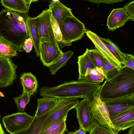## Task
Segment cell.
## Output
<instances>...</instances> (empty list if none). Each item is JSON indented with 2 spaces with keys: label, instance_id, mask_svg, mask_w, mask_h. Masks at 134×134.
<instances>
[{
  "label": "cell",
  "instance_id": "74e56055",
  "mask_svg": "<svg viewBox=\"0 0 134 134\" xmlns=\"http://www.w3.org/2000/svg\"><path fill=\"white\" fill-rule=\"evenodd\" d=\"M67 134H86L85 130L83 128L80 127L79 129L74 131L68 133Z\"/></svg>",
  "mask_w": 134,
  "mask_h": 134
},
{
  "label": "cell",
  "instance_id": "e0dca14e",
  "mask_svg": "<svg viewBox=\"0 0 134 134\" xmlns=\"http://www.w3.org/2000/svg\"><path fill=\"white\" fill-rule=\"evenodd\" d=\"M79 76L78 80L85 79L87 71L96 67L90 56L89 49L87 48L82 55L78 57Z\"/></svg>",
  "mask_w": 134,
  "mask_h": 134
},
{
  "label": "cell",
  "instance_id": "8992f818",
  "mask_svg": "<svg viewBox=\"0 0 134 134\" xmlns=\"http://www.w3.org/2000/svg\"><path fill=\"white\" fill-rule=\"evenodd\" d=\"M34 118L26 112H18L7 115L2 119L6 130L14 134L27 128Z\"/></svg>",
  "mask_w": 134,
  "mask_h": 134
},
{
  "label": "cell",
  "instance_id": "44dd1931",
  "mask_svg": "<svg viewBox=\"0 0 134 134\" xmlns=\"http://www.w3.org/2000/svg\"><path fill=\"white\" fill-rule=\"evenodd\" d=\"M59 99L49 96H43L37 99V105L35 116L39 117L48 112L58 102Z\"/></svg>",
  "mask_w": 134,
  "mask_h": 134
},
{
  "label": "cell",
  "instance_id": "b9f144b4",
  "mask_svg": "<svg viewBox=\"0 0 134 134\" xmlns=\"http://www.w3.org/2000/svg\"><path fill=\"white\" fill-rule=\"evenodd\" d=\"M5 134H7L6 132H5Z\"/></svg>",
  "mask_w": 134,
  "mask_h": 134
},
{
  "label": "cell",
  "instance_id": "9c48e42d",
  "mask_svg": "<svg viewBox=\"0 0 134 134\" xmlns=\"http://www.w3.org/2000/svg\"><path fill=\"white\" fill-rule=\"evenodd\" d=\"M91 100L89 98H83L74 108L80 127L83 129L86 132H89L96 124H99L93 115L90 106Z\"/></svg>",
  "mask_w": 134,
  "mask_h": 134
},
{
  "label": "cell",
  "instance_id": "f35d334b",
  "mask_svg": "<svg viewBox=\"0 0 134 134\" xmlns=\"http://www.w3.org/2000/svg\"><path fill=\"white\" fill-rule=\"evenodd\" d=\"M127 134H134V126L130 128Z\"/></svg>",
  "mask_w": 134,
  "mask_h": 134
},
{
  "label": "cell",
  "instance_id": "52a82bcc",
  "mask_svg": "<svg viewBox=\"0 0 134 134\" xmlns=\"http://www.w3.org/2000/svg\"><path fill=\"white\" fill-rule=\"evenodd\" d=\"M78 98L59 99L53 107L52 113L47 118L42 128V133L57 120L67 118L68 112L74 108L78 103Z\"/></svg>",
  "mask_w": 134,
  "mask_h": 134
},
{
  "label": "cell",
  "instance_id": "1f68e13d",
  "mask_svg": "<svg viewBox=\"0 0 134 134\" xmlns=\"http://www.w3.org/2000/svg\"><path fill=\"white\" fill-rule=\"evenodd\" d=\"M123 61L121 64L123 66L127 67L134 70V56L129 54L124 53L122 52Z\"/></svg>",
  "mask_w": 134,
  "mask_h": 134
},
{
  "label": "cell",
  "instance_id": "4dcf8cb0",
  "mask_svg": "<svg viewBox=\"0 0 134 134\" xmlns=\"http://www.w3.org/2000/svg\"><path fill=\"white\" fill-rule=\"evenodd\" d=\"M88 132L89 134H118L113 133L106 127L98 124H96Z\"/></svg>",
  "mask_w": 134,
  "mask_h": 134
},
{
  "label": "cell",
  "instance_id": "2e32d148",
  "mask_svg": "<svg viewBox=\"0 0 134 134\" xmlns=\"http://www.w3.org/2000/svg\"><path fill=\"white\" fill-rule=\"evenodd\" d=\"M36 18L27 16L26 22L29 37L33 43L35 53L37 57L40 56V38L36 26Z\"/></svg>",
  "mask_w": 134,
  "mask_h": 134
},
{
  "label": "cell",
  "instance_id": "f546056e",
  "mask_svg": "<svg viewBox=\"0 0 134 134\" xmlns=\"http://www.w3.org/2000/svg\"><path fill=\"white\" fill-rule=\"evenodd\" d=\"M89 52L96 67L102 69L104 64L105 58L95 49H89Z\"/></svg>",
  "mask_w": 134,
  "mask_h": 134
},
{
  "label": "cell",
  "instance_id": "ac0fdd59",
  "mask_svg": "<svg viewBox=\"0 0 134 134\" xmlns=\"http://www.w3.org/2000/svg\"><path fill=\"white\" fill-rule=\"evenodd\" d=\"M53 107L41 116H34L32 122L27 128L14 134H41L42 126L47 118L52 113Z\"/></svg>",
  "mask_w": 134,
  "mask_h": 134
},
{
  "label": "cell",
  "instance_id": "d4e9b609",
  "mask_svg": "<svg viewBox=\"0 0 134 134\" xmlns=\"http://www.w3.org/2000/svg\"><path fill=\"white\" fill-rule=\"evenodd\" d=\"M85 79L91 82L100 83L104 79L103 71L102 69L97 67L90 69L86 72Z\"/></svg>",
  "mask_w": 134,
  "mask_h": 134
},
{
  "label": "cell",
  "instance_id": "cb8c5ba5",
  "mask_svg": "<svg viewBox=\"0 0 134 134\" xmlns=\"http://www.w3.org/2000/svg\"><path fill=\"white\" fill-rule=\"evenodd\" d=\"M74 53V52L71 50L63 53L62 56L56 62L48 67L51 74L53 75H55L59 69L66 66L67 62Z\"/></svg>",
  "mask_w": 134,
  "mask_h": 134
},
{
  "label": "cell",
  "instance_id": "e575fe53",
  "mask_svg": "<svg viewBox=\"0 0 134 134\" xmlns=\"http://www.w3.org/2000/svg\"><path fill=\"white\" fill-rule=\"evenodd\" d=\"M32 42L30 37L26 39L22 47V51H25L27 53H29L32 50L33 46Z\"/></svg>",
  "mask_w": 134,
  "mask_h": 134
},
{
  "label": "cell",
  "instance_id": "8fae6325",
  "mask_svg": "<svg viewBox=\"0 0 134 134\" xmlns=\"http://www.w3.org/2000/svg\"><path fill=\"white\" fill-rule=\"evenodd\" d=\"M63 53L59 47L42 38H40V59L44 66L48 67L55 63L62 56Z\"/></svg>",
  "mask_w": 134,
  "mask_h": 134
},
{
  "label": "cell",
  "instance_id": "d6a6232c",
  "mask_svg": "<svg viewBox=\"0 0 134 134\" xmlns=\"http://www.w3.org/2000/svg\"><path fill=\"white\" fill-rule=\"evenodd\" d=\"M67 118L59 119L54 122L47 129L41 133V134H47L53 131L59 127L65 121Z\"/></svg>",
  "mask_w": 134,
  "mask_h": 134
},
{
  "label": "cell",
  "instance_id": "83f0119b",
  "mask_svg": "<svg viewBox=\"0 0 134 134\" xmlns=\"http://www.w3.org/2000/svg\"><path fill=\"white\" fill-rule=\"evenodd\" d=\"M51 21L54 34L58 44L61 48L65 46H71L72 43L68 42L63 37L59 26L52 14Z\"/></svg>",
  "mask_w": 134,
  "mask_h": 134
},
{
  "label": "cell",
  "instance_id": "ffe728a7",
  "mask_svg": "<svg viewBox=\"0 0 134 134\" xmlns=\"http://www.w3.org/2000/svg\"><path fill=\"white\" fill-rule=\"evenodd\" d=\"M23 87V91L30 95L37 92L38 83L35 76L31 72H25L21 75L20 78Z\"/></svg>",
  "mask_w": 134,
  "mask_h": 134
},
{
  "label": "cell",
  "instance_id": "5b68a950",
  "mask_svg": "<svg viewBox=\"0 0 134 134\" xmlns=\"http://www.w3.org/2000/svg\"><path fill=\"white\" fill-rule=\"evenodd\" d=\"M60 30L64 38L70 43L81 39L86 31L83 23L74 16L64 20Z\"/></svg>",
  "mask_w": 134,
  "mask_h": 134
},
{
  "label": "cell",
  "instance_id": "8d00e7d4",
  "mask_svg": "<svg viewBox=\"0 0 134 134\" xmlns=\"http://www.w3.org/2000/svg\"><path fill=\"white\" fill-rule=\"evenodd\" d=\"M123 0H88L91 3H93L99 4L101 3H104L107 4H113L123 1Z\"/></svg>",
  "mask_w": 134,
  "mask_h": 134
},
{
  "label": "cell",
  "instance_id": "4316f807",
  "mask_svg": "<svg viewBox=\"0 0 134 134\" xmlns=\"http://www.w3.org/2000/svg\"><path fill=\"white\" fill-rule=\"evenodd\" d=\"M109 50L121 64L123 61L122 52L116 45L109 39L100 37Z\"/></svg>",
  "mask_w": 134,
  "mask_h": 134
},
{
  "label": "cell",
  "instance_id": "9a60e30c",
  "mask_svg": "<svg viewBox=\"0 0 134 134\" xmlns=\"http://www.w3.org/2000/svg\"><path fill=\"white\" fill-rule=\"evenodd\" d=\"M49 9L58 24L60 29L64 20L67 18L74 16L71 9L67 7L59 1H49Z\"/></svg>",
  "mask_w": 134,
  "mask_h": 134
},
{
  "label": "cell",
  "instance_id": "7bdbcfd3",
  "mask_svg": "<svg viewBox=\"0 0 134 134\" xmlns=\"http://www.w3.org/2000/svg\"><path fill=\"white\" fill-rule=\"evenodd\" d=\"M1 118V115H0V118Z\"/></svg>",
  "mask_w": 134,
  "mask_h": 134
},
{
  "label": "cell",
  "instance_id": "30bf717a",
  "mask_svg": "<svg viewBox=\"0 0 134 134\" xmlns=\"http://www.w3.org/2000/svg\"><path fill=\"white\" fill-rule=\"evenodd\" d=\"M111 120L134 109V95L127 96L104 101Z\"/></svg>",
  "mask_w": 134,
  "mask_h": 134
},
{
  "label": "cell",
  "instance_id": "60d3db41",
  "mask_svg": "<svg viewBox=\"0 0 134 134\" xmlns=\"http://www.w3.org/2000/svg\"><path fill=\"white\" fill-rule=\"evenodd\" d=\"M0 134H5V132L2 127L0 122Z\"/></svg>",
  "mask_w": 134,
  "mask_h": 134
},
{
  "label": "cell",
  "instance_id": "d590c367",
  "mask_svg": "<svg viewBox=\"0 0 134 134\" xmlns=\"http://www.w3.org/2000/svg\"><path fill=\"white\" fill-rule=\"evenodd\" d=\"M67 130L66 121H65L56 129L47 134H63Z\"/></svg>",
  "mask_w": 134,
  "mask_h": 134
},
{
  "label": "cell",
  "instance_id": "ab89813d",
  "mask_svg": "<svg viewBox=\"0 0 134 134\" xmlns=\"http://www.w3.org/2000/svg\"><path fill=\"white\" fill-rule=\"evenodd\" d=\"M25 2H26V4L28 5L29 4L30 5L31 3L32 2H37V1H38V0H25Z\"/></svg>",
  "mask_w": 134,
  "mask_h": 134
},
{
  "label": "cell",
  "instance_id": "7402d4cb",
  "mask_svg": "<svg viewBox=\"0 0 134 134\" xmlns=\"http://www.w3.org/2000/svg\"><path fill=\"white\" fill-rule=\"evenodd\" d=\"M0 3L6 9L20 13H25L28 10V6L25 0H2Z\"/></svg>",
  "mask_w": 134,
  "mask_h": 134
},
{
  "label": "cell",
  "instance_id": "f1b7e54d",
  "mask_svg": "<svg viewBox=\"0 0 134 134\" xmlns=\"http://www.w3.org/2000/svg\"><path fill=\"white\" fill-rule=\"evenodd\" d=\"M31 95L23 91L19 97L13 98L15 103L19 110V112H24L26 105L29 104Z\"/></svg>",
  "mask_w": 134,
  "mask_h": 134
},
{
  "label": "cell",
  "instance_id": "7a4b0ae2",
  "mask_svg": "<svg viewBox=\"0 0 134 134\" xmlns=\"http://www.w3.org/2000/svg\"><path fill=\"white\" fill-rule=\"evenodd\" d=\"M0 37L22 51L24 42L29 37L26 21L20 13L6 8L0 11Z\"/></svg>",
  "mask_w": 134,
  "mask_h": 134
},
{
  "label": "cell",
  "instance_id": "7c38bea8",
  "mask_svg": "<svg viewBox=\"0 0 134 134\" xmlns=\"http://www.w3.org/2000/svg\"><path fill=\"white\" fill-rule=\"evenodd\" d=\"M17 65L10 58L0 57V88L7 87L17 78Z\"/></svg>",
  "mask_w": 134,
  "mask_h": 134
},
{
  "label": "cell",
  "instance_id": "3957f363",
  "mask_svg": "<svg viewBox=\"0 0 134 134\" xmlns=\"http://www.w3.org/2000/svg\"><path fill=\"white\" fill-rule=\"evenodd\" d=\"M96 93L103 101L134 95V70L122 66L119 74L105 80Z\"/></svg>",
  "mask_w": 134,
  "mask_h": 134
},
{
  "label": "cell",
  "instance_id": "603a6c76",
  "mask_svg": "<svg viewBox=\"0 0 134 134\" xmlns=\"http://www.w3.org/2000/svg\"><path fill=\"white\" fill-rule=\"evenodd\" d=\"M18 50L15 46L0 37V57L10 58L16 56Z\"/></svg>",
  "mask_w": 134,
  "mask_h": 134
},
{
  "label": "cell",
  "instance_id": "ba28073f",
  "mask_svg": "<svg viewBox=\"0 0 134 134\" xmlns=\"http://www.w3.org/2000/svg\"><path fill=\"white\" fill-rule=\"evenodd\" d=\"M50 9H46L36 17V26L40 38H42L51 44L59 47L57 41L52 27Z\"/></svg>",
  "mask_w": 134,
  "mask_h": 134
},
{
  "label": "cell",
  "instance_id": "6da1fadb",
  "mask_svg": "<svg viewBox=\"0 0 134 134\" xmlns=\"http://www.w3.org/2000/svg\"><path fill=\"white\" fill-rule=\"evenodd\" d=\"M101 85L85 79L72 81L54 87L42 86L39 89L41 96L58 99L89 98L91 99Z\"/></svg>",
  "mask_w": 134,
  "mask_h": 134
},
{
  "label": "cell",
  "instance_id": "5bb4252c",
  "mask_svg": "<svg viewBox=\"0 0 134 134\" xmlns=\"http://www.w3.org/2000/svg\"><path fill=\"white\" fill-rule=\"evenodd\" d=\"M130 19L123 7L114 8L108 17L107 26L109 31H113L124 26Z\"/></svg>",
  "mask_w": 134,
  "mask_h": 134
},
{
  "label": "cell",
  "instance_id": "4fadbf2b",
  "mask_svg": "<svg viewBox=\"0 0 134 134\" xmlns=\"http://www.w3.org/2000/svg\"><path fill=\"white\" fill-rule=\"evenodd\" d=\"M87 36L92 41L95 46V49L110 64L119 69L122 67L121 64L109 50L97 35L93 32L86 30Z\"/></svg>",
  "mask_w": 134,
  "mask_h": 134
},
{
  "label": "cell",
  "instance_id": "d6986e66",
  "mask_svg": "<svg viewBox=\"0 0 134 134\" xmlns=\"http://www.w3.org/2000/svg\"><path fill=\"white\" fill-rule=\"evenodd\" d=\"M115 126L124 130L134 126V109L122 114L111 120Z\"/></svg>",
  "mask_w": 134,
  "mask_h": 134
},
{
  "label": "cell",
  "instance_id": "836d02e7",
  "mask_svg": "<svg viewBox=\"0 0 134 134\" xmlns=\"http://www.w3.org/2000/svg\"><path fill=\"white\" fill-rule=\"evenodd\" d=\"M132 21H134V1L127 3L123 7Z\"/></svg>",
  "mask_w": 134,
  "mask_h": 134
},
{
  "label": "cell",
  "instance_id": "277c9868",
  "mask_svg": "<svg viewBox=\"0 0 134 134\" xmlns=\"http://www.w3.org/2000/svg\"><path fill=\"white\" fill-rule=\"evenodd\" d=\"M90 106L94 118L100 125L106 127L113 133L118 134L120 131V128L113 124L107 107L97 93L91 100Z\"/></svg>",
  "mask_w": 134,
  "mask_h": 134
},
{
  "label": "cell",
  "instance_id": "484cf974",
  "mask_svg": "<svg viewBox=\"0 0 134 134\" xmlns=\"http://www.w3.org/2000/svg\"><path fill=\"white\" fill-rule=\"evenodd\" d=\"M122 69L114 66L105 58L104 64L102 69L104 79L106 80H109L114 78L119 74Z\"/></svg>",
  "mask_w": 134,
  "mask_h": 134
}]
</instances>
